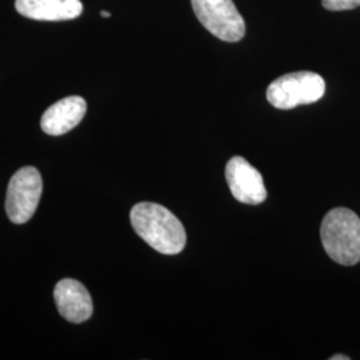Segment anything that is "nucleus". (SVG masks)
I'll return each instance as SVG.
<instances>
[{"mask_svg":"<svg viewBox=\"0 0 360 360\" xmlns=\"http://www.w3.org/2000/svg\"><path fill=\"white\" fill-rule=\"evenodd\" d=\"M131 224L143 240L165 255H176L186 245V231L179 219L166 207L143 202L132 207Z\"/></svg>","mask_w":360,"mask_h":360,"instance_id":"nucleus-1","label":"nucleus"},{"mask_svg":"<svg viewBox=\"0 0 360 360\" xmlns=\"http://www.w3.org/2000/svg\"><path fill=\"white\" fill-rule=\"evenodd\" d=\"M321 238L327 255L342 266L360 262V218L351 210L338 207L322 221Z\"/></svg>","mask_w":360,"mask_h":360,"instance_id":"nucleus-2","label":"nucleus"},{"mask_svg":"<svg viewBox=\"0 0 360 360\" xmlns=\"http://www.w3.org/2000/svg\"><path fill=\"white\" fill-rule=\"evenodd\" d=\"M326 83L321 75L309 71L285 74L275 79L267 89V101L275 108L292 110L322 99Z\"/></svg>","mask_w":360,"mask_h":360,"instance_id":"nucleus-3","label":"nucleus"},{"mask_svg":"<svg viewBox=\"0 0 360 360\" xmlns=\"http://www.w3.org/2000/svg\"><path fill=\"white\" fill-rule=\"evenodd\" d=\"M202 26L223 41H239L245 34L243 16L232 0H191Z\"/></svg>","mask_w":360,"mask_h":360,"instance_id":"nucleus-4","label":"nucleus"},{"mask_svg":"<svg viewBox=\"0 0 360 360\" xmlns=\"http://www.w3.org/2000/svg\"><path fill=\"white\" fill-rule=\"evenodd\" d=\"M43 193V181L38 168H20L13 174L7 188L6 211L15 224H25L34 217Z\"/></svg>","mask_w":360,"mask_h":360,"instance_id":"nucleus-5","label":"nucleus"},{"mask_svg":"<svg viewBox=\"0 0 360 360\" xmlns=\"http://www.w3.org/2000/svg\"><path fill=\"white\" fill-rule=\"evenodd\" d=\"M226 179L232 196L245 205H260L267 198L264 180L245 158L233 156L226 166Z\"/></svg>","mask_w":360,"mask_h":360,"instance_id":"nucleus-6","label":"nucleus"},{"mask_svg":"<svg viewBox=\"0 0 360 360\" xmlns=\"http://www.w3.org/2000/svg\"><path fill=\"white\" fill-rule=\"evenodd\" d=\"M53 297L59 314L65 321L83 323L89 321L94 311L87 288L75 279H62L55 285Z\"/></svg>","mask_w":360,"mask_h":360,"instance_id":"nucleus-7","label":"nucleus"},{"mask_svg":"<svg viewBox=\"0 0 360 360\" xmlns=\"http://www.w3.org/2000/svg\"><path fill=\"white\" fill-rule=\"evenodd\" d=\"M87 103L82 96H67L52 104L40 119V127L52 136H60L75 129L86 115Z\"/></svg>","mask_w":360,"mask_h":360,"instance_id":"nucleus-8","label":"nucleus"},{"mask_svg":"<svg viewBox=\"0 0 360 360\" xmlns=\"http://www.w3.org/2000/svg\"><path fill=\"white\" fill-rule=\"evenodd\" d=\"M15 8L28 19L40 22L71 20L83 13L80 0H16Z\"/></svg>","mask_w":360,"mask_h":360,"instance_id":"nucleus-9","label":"nucleus"},{"mask_svg":"<svg viewBox=\"0 0 360 360\" xmlns=\"http://www.w3.org/2000/svg\"><path fill=\"white\" fill-rule=\"evenodd\" d=\"M323 7L330 11H347L360 6V0H322Z\"/></svg>","mask_w":360,"mask_h":360,"instance_id":"nucleus-10","label":"nucleus"},{"mask_svg":"<svg viewBox=\"0 0 360 360\" xmlns=\"http://www.w3.org/2000/svg\"><path fill=\"white\" fill-rule=\"evenodd\" d=\"M331 360H348L349 358L346 356V355H334V356H331L330 358Z\"/></svg>","mask_w":360,"mask_h":360,"instance_id":"nucleus-11","label":"nucleus"},{"mask_svg":"<svg viewBox=\"0 0 360 360\" xmlns=\"http://www.w3.org/2000/svg\"><path fill=\"white\" fill-rule=\"evenodd\" d=\"M101 15H102L103 18H110V16H111V13H107V11H102V13H101Z\"/></svg>","mask_w":360,"mask_h":360,"instance_id":"nucleus-12","label":"nucleus"}]
</instances>
